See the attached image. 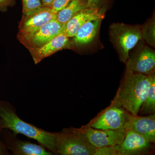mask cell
I'll use <instances>...</instances> for the list:
<instances>
[{"mask_svg":"<svg viewBox=\"0 0 155 155\" xmlns=\"http://www.w3.org/2000/svg\"><path fill=\"white\" fill-rule=\"evenodd\" d=\"M155 75H146L126 69L112 102L132 115H137Z\"/></svg>","mask_w":155,"mask_h":155,"instance_id":"obj_1","label":"cell"},{"mask_svg":"<svg viewBox=\"0 0 155 155\" xmlns=\"http://www.w3.org/2000/svg\"><path fill=\"white\" fill-rule=\"evenodd\" d=\"M0 128L8 129L15 134H21L42 145L53 155L56 153V134L38 128L23 121L16 109L9 102L0 100Z\"/></svg>","mask_w":155,"mask_h":155,"instance_id":"obj_2","label":"cell"},{"mask_svg":"<svg viewBox=\"0 0 155 155\" xmlns=\"http://www.w3.org/2000/svg\"><path fill=\"white\" fill-rule=\"evenodd\" d=\"M109 35L119 60L125 64L129 58L130 51L142 39V26L114 23L110 25Z\"/></svg>","mask_w":155,"mask_h":155,"instance_id":"obj_3","label":"cell"},{"mask_svg":"<svg viewBox=\"0 0 155 155\" xmlns=\"http://www.w3.org/2000/svg\"><path fill=\"white\" fill-rule=\"evenodd\" d=\"M56 153L61 155H94L97 148L77 128H64L56 134Z\"/></svg>","mask_w":155,"mask_h":155,"instance_id":"obj_4","label":"cell"},{"mask_svg":"<svg viewBox=\"0 0 155 155\" xmlns=\"http://www.w3.org/2000/svg\"><path fill=\"white\" fill-rule=\"evenodd\" d=\"M136 45L125 63L126 69L146 75H155V51L142 43Z\"/></svg>","mask_w":155,"mask_h":155,"instance_id":"obj_5","label":"cell"},{"mask_svg":"<svg viewBox=\"0 0 155 155\" xmlns=\"http://www.w3.org/2000/svg\"><path fill=\"white\" fill-rule=\"evenodd\" d=\"M130 114L121 106L111 102L110 105L88 125L102 130L125 129Z\"/></svg>","mask_w":155,"mask_h":155,"instance_id":"obj_6","label":"cell"},{"mask_svg":"<svg viewBox=\"0 0 155 155\" xmlns=\"http://www.w3.org/2000/svg\"><path fill=\"white\" fill-rule=\"evenodd\" d=\"M17 134L8 129H3L1 137L9 151L14 155H52L41 144L24 141L17 137Z\"/></svg>","mask_w":155,"mask_h":155,"instance_id":"obj_7","label":"cell"},{"mask_svg":"<svg viewBox=\"0 0 155 155\" xmlns=\"http://www.w3.org/2000/svg\"><path fill=\"white\" fill-rule=\"evenodd\" d=\"M77 129L96 148L120 144L123 141L126 134L125 129L102 130L92 128L89 125Z\"/></svg>","mask_w":155,"mask_h":155,"instance_id":"obj_8","label":"cell"},{"mask_svg":"<svg viewBox=\"0 0 155 155\" xmlns=\"http://www.w3.org/2000/svg\"><path fill=\"white\" fill-rule=\"evenodd\" d=\"M57 13L48 7H42L32 13L22 16L19 24L18 39L33 33L51 21L57 19Z\"/></svg>","mask_w":155,"mask_h":155,"instance_id":"obj_9","label":"cell"},{"mask_svg":"<svg viewBox=\"0 0 155 155\" xmlns=\"http://www.w3.org/2000/svg\"><path fill=\"white\" fill-rule=\"evenodd\" d=\"M65 25L56 19L41 26L29 35L19 40L29 51L37 48L60 34L63 31Z\"/></svg>","mask_w":155,"mask_h":155,"instance_id":"obj_10","label":"cell"},{"mask_svg":"<svg viewBox=\"0 0 155 155\" xmlns=\"http://www.w3.org/2000/svg\"><path fill=\"white\" fill-rule=\"evenodd\" d=\"M153 144L143 136L127 129L123 141L115 147L117 155H146L153 150Z\"/></svg>","mask_w":155,"mask_h":155,"instance_id":"obj_11","label":"cell"},{"mask_svg":"<svg viewBox=\"0 0 155 155\" xmlns=\"http://www.w3.org/2000/svg\"><path fill=\"white\" fill-rule=\"evenodd\" d=\"M144 137L150 142L155 143V114L142 116L130 114L125 127Z\"/></svg>","mask_w":155,"mask_h":155,"instance_id":"obj_12","label":"cell"},{"mask_svg":"<svg viewBox=\"0 0 155 155\" xmlns=\"http://www.w3.org/2000/svg\"><path fill=\"white\" fill-rule=\"evenodd\" d=\"M69 38L62 31L41 47L29 51L34 63L38 64L45 58L67 47L69 45Z\"/></svg>","mask_w":155,"mask_h":155,"instance_id":"obj_13","label":"cell"},{"mask_svg":"<svg viewBox=\"0 0 155 155\" xmlns=\"http://www.w3.org/2000/svg\"><path fill=\"white\" fill-rule=\"evenodd\" d=\"M105 17V14L98 10L87 8L81 11L72 17L65 24L63 32L69 38L75 36L78 29L85 22L91 19L102 18Z\"/></svg>","mask_w":155,"mask_h":155,"instance_id":"obj_14","label":"cell"},{"mask_svg":"<svg viewBox=\"0 0 155 155\" xmlns=\"http://www.w3.org/2000/svg\"><path fill=\"white\" fill-rule=\"evenodd\" d=\"M103 19H91L85 22L73 37V42L77 46H84L91 43L97 36Z\"/></svg>","mask_w":155,"mask_h":155,"instance_id":"obj_15","label":"cell"},{"mask_svg":"<svg viewBox=\"0 0 155 155\" xmlns=\"http://www.w3.org/2000/svg\"><path fill=\"white\" fill-rule=\"evenodd\" d=\"M87 8V0H73L57 13V20L65 24L78 13Z\"/></svg>","mask_w":155,"mask_h":155,"instance_id":"obj_16","label":"cell"},{"mask_svg":"<svg viewBox=\"0 0 155 155\" xmlns=\"http://www.w3.org/2000/svg\"><path fill=\"white\" fill-rule=\"evenodd\" d=\"M139 113L141 115L155 114V77L153 78Z\"/></svg>","mask_w":155,"mask_h":155,"instance_id":"obj_17","label":"cell"},{"mask_svg":"<svg viewBox=\"0 0 155 155\" xmlns=\"http://www.w3.org/2000/svg\"><path fill=\"white\" fill-rule=\"evenodd\" d=\"M142 36L147 43L155 47V15L147 21L142 27Z\"/></svg>","mask_w":155,"mask_h":155,"instance_id":"obj_18","label":"cell"},{"mask_svg":"<svg viewBox=\"0 0 155 155\" xmlns=\"http://www.w3.org/2000/svg\"><path fill=\"white\" fill-rule=\"evenodd\" d=\"M22 16H26L43 7L40 0H22Z\"/></svg>","mask_w":155,"mask_h":155,"instance_id":"obj_19","label":"cell"},{"mask_svg":"<svg viewBox=\"0 0 155 155\" xmlns=\"http://www.w3.org/2000/svg\"><path fill=\"white\" fill-rule=\"evenodd\" d=\"M112 0H87L89 8L98 10L103 14L105 13L110 2Z\"/></svg>","mask_w":155,"mask_h":155,"instance_id":"obj_20","label":"cell"},{"mask_svg":"<svg viewBox=\"0 0 155 155\" xmlns=\"http://www.w3.org/2000/svg\"><path fill=\"white\" fill-rule=\"evenodd\" d=\"M94 155H117L115 146H109L97 148Z\"/></svg>","mask_w":155,"mask_h":155,"instance_id":"obj_21","label":"cell"},{"mask_svg":"<svg viewBox=\"0 0 155 155\" xmlns=\"http://www.w3.org/2000/svg\"><path fill=\"white\" fill-rule=\"evenodd\" d=\"M72 1L73 0H54L51 8L56 13H58Z\"/></svg>","mask_w":155,"mask_h":155,"instance_id":"obj_22","label":"cell"},{"mask_svg":"<svg viewBox=\"0 0 155 155\" xmlns=\"http://www.w3.org/2000/svg\"><path fill=\"white\" fill-rule=\"evenodd\" d=\"M2 129H0V155H10L8 150L7 148L5 143L3 142L2 137H1V133Z\"/></svg>","mask_w":155,"mask_h":155,"instance_id":"obj_23","label":"cell"},{"mask_svg":"<svg viewBox=\"0 0 155 155\" xmlns=\"http://www.w3.org/2000/svg\"><path fill=\"white\" fill-rule=\"evenodd\" d=\"M13 0H0V11H5L10 6Z\"/></svg>","mask_w":155,"mask_h":155,"instance_id":"obj_24","label":"cell"},{"mask_svg":"<svg viewBox=\"0 0 155 155\" xmlns=\"http://www.w3.org/2000/svg\"><path fill=\"white\" fill-rule=\"evenodd\" d=\"M54 0H41L42 5L44 7L51 8Z\"/></svg>","mask_w":155,"mask_h":155,"instance_id":"obj_25","label":"cell"},{"mask_svg":"<svg viewBox=\"0 0 155 155\" xmlns=\"http://www.w3.org/2000/svg\"><path fill=\"white\" fill-rule=\"evenodd\" d=\"M2 129V128H0V129Z\"/></svg>","mask_w":155,"mask_h":155,"instance_id":"obj_26","label":"cell"}]
</instances>
